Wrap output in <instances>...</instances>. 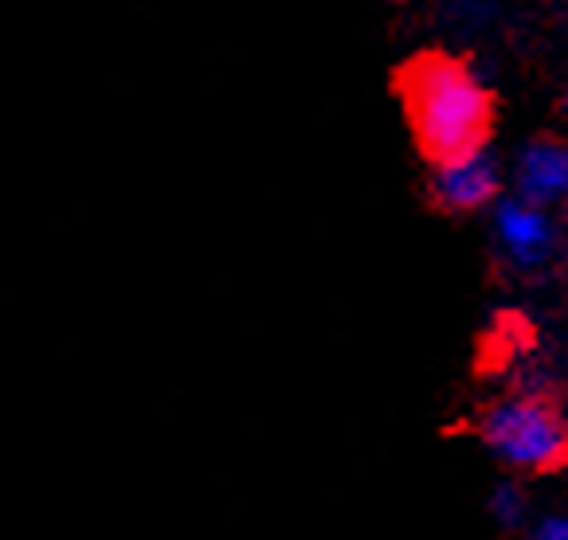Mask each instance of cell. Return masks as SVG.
Instances as JSON below:
<instances>
[{"instance_id": "cell-1", "label": "cell", "mask_w": 568, "mask_h": 540, "mask_svg": "<svg viewBox=\"0 0 568 540\" xmlns=\"http://www.w3.org/2000/svg\"><path fill=\"white\" fill-rule=\"evenodd\" d=\"M404 94L419 145L435 161L483 145V133L490 125V99L463 63L424 59L404 79Z\"/></svg>"}, {"instance_id": "cell-2", "label": "cell", "mask_w": 568, "mask_h": 540, "mask_svg": "<svg viewBox=\"0 0 568 540\" xmlns=\"http://www.w3.org/2000/svg\"><path fill=\"white\" fill-rule=\"evenodd\" d=\"M483 439L501 462L549 470L568 458V419L537 396H510L486 411Z\"/></svg>"}, {"instance_id": "cell-3", "label": "cell", "mask_w": 568, "mask_h": 540, "mask_svg": "<svg viewBox=\"0 0 568 540\" xmlns=\"http://www.w3.org/2000/svg\"><path fill=\"white\" fill-rule=\"evenodd\" d=\"M432 189L444 208L455 212L483 208V204L494 200V192H498V165H494V157L483 145L467 153H455V157H439Z\"/></svg>"}, {"instance_id": "cell-4", "label": "cell", "mask_w": 568, "mask_h": 540, "mask_svg": "<svg viewBox=\"0 0 568 540\" xmlns=\"http://www.w3.org/2000/svg\"><path fill=\"white\" fill-rule=\"evenodd\" d=\"M494 227H498V240L506 247V255L521 266L541 263L552 247V227L545 220L541 204H534V200H506V204H498Z\"/></svg>"}, {"instance_id": "cell-5", "label": "cell", "mask_w": 568, "mask_h": 540, "mask_svg": "<svg viewBox=\"0 0 568 540\" xmlns=\"http://www.w3.org/2000/svg\"><path fill=\"white\" fill-rule=\"evenodd\" d=\"M518 189L534 204L568 196V145L534 142L518 157Z\"/></svg>"}, {"instance_id": "cell-6", "label": "cell", "mask_w": 568, "mask_h": 540, "mask_svg": "<svg viewBox=\"0 0 568 540\" xmlns=\"http://www.w3.org/2000/svg\"><path fill=\"white\" fill-rule=\"evenodd\" d=\"M494 513H498L501 521H518V513H521L518 490H510V486H501V490L494 493Z\"/></svg>"}, {"instance_id": "cell-7", "label": "cell", "mask_w": 568, "mask_h": 540, "mask_svg": "<svg viewBox=\"0 0 568 540\" xmlns=\"http://www.w3.org/2000/svg\"><path fill=\"white\" fill-rule=\"evenodd\" d=\"M537 540H568V521L565 517H549V521L537 529Z\"/></svg>"}]
</instances>
